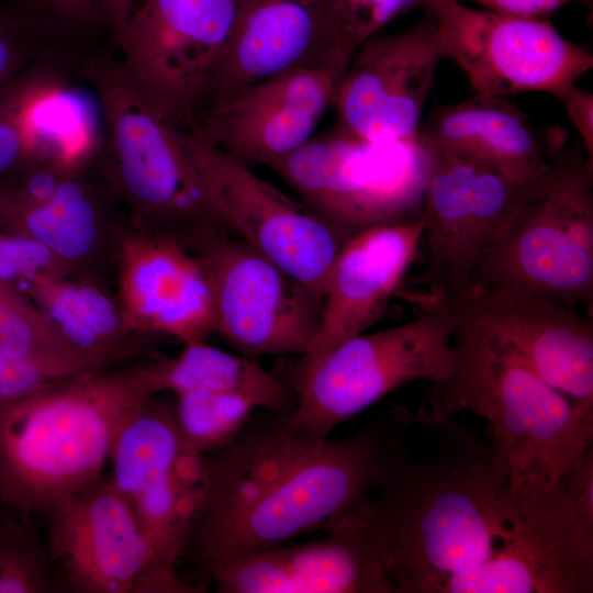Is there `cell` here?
I'll return each instance as SVG.
<instances>
[{"mask_svg": "<svg viewBox=\"0 0 593 593\" xmlns=\"http://www.w3.org/2000/svg\"><path fill=\"white\" fill-rule=\"evenodd\" d=\"M434 447L406 444L356 512L374 529L396 593H438L451 575L495 555L506 536L514 488L507 465L454 415L422 403Z\"/></svg>", "mask_w": 593, "mask_h": 593, "instance_id": "6da1fadb", "label": "cell"}, {"mask_svg": "<svg viewBox=\"0 0 593 593\" xmlns=\"http://www.w3.org/2000/svg\"><path fill=\"white\" fill-rule=\"evenodd\" d=\"M99 369L0 402V502L46 516L103 477L124 424L158 394L149 363Z\"/></svg>", "mask_w": 593, "mask_h": 593, "instance_id": "7a4b0ae2", "label": "cell"}, {"mask_svg": "<svg viewBox=\"0 0 593 593\" xmlns=\"http://www.w3.org/2000/svg\"><path fill=\"white\" fill-rule=\"evenodd\" d=\"M455 368L423 401L447 414L470 411L491 427L513 485L561 481L593 446V404L578 403L540 379L511 349L458 317Z\"/></svg>", "mask_w": 593, "mask_h": 593, "instance_id": "3957f363", "label": "cell"}, {"mask_svg": "<svg viewBox=\"0 0 593 593\" xmlns=\"http://www.w3.org/2000/svg\"><path fill=\"white\" fill-rule=\"evenodd\" d=\"M105 128L98 174L136 230L174 238L192 251L231 234L201 188L175 126L161 119L120 59L97 55L83 64Z\"/></svg>", "mask_w": 593, "mask_h": 593, "instance_id": "277c9868", "label": "cell"}, {"mask_svg": "<svg viewBox=\"0 0 593 593\" xmlns=\"http://www.w3.org/2000/svg\"><path fill=\"white\" fill-rule=\"evenodd\" d=\"M413 423L406 407L394 406L350 437H326L282 472L243 515L182 556L206 573L305 533L326 532L376 492Z\"/></svg>", "mask_w": 593, "mask_h": 593, "instance_id": "5b68a950", "label": "cell"}, {"mask_svg": "<svg viewBox=\"0 0 593 593\" xmlns=\"http://www.w3.org/2000/svg\"><path fill=\"white\" fill-rule=\"evenodd\" d=\"M580 139L550 169L477 265L471 286L507 287L569 306L593 301V167Z\"/></svg>", "mask_w": 593, "mask_h": 593, "instance_id": "8992f818", "label": "cell"}, {"mask_svg": "<svg viewBox=\"0 0 593 593\" xmlns=\"http://www.w3.org/2000/svg\"><path fill=\"white\" fill-rule=\"evenodd\" d=\"M412 321L351 337L311 363L295 366L296 406L289 419L321 436L395 389L416 380L430 384L454 372L457 313L451 300H426Z\"/></svg>", "mask_w": 593, "mask_h": 593, "instance_id": "52a82bcc", "label": "cell"}, {"mask_svg": "<svg viewBox=\"0 0 593 593\" xmlns=\"http://www.w3.org/2000/svg\"><path fill=\"white\" fill-rule=\"evenodd\" d=\"M269 169L348 237L422 215L427 153L417 138L371 141L335 125Z\"/></svg>", "mask_w": 593, "mask_h": 593, "instance_id": "ba28073f", "label": "cell"}, {"mask_svg": "<svg viewBox=\"0 0 593 593\" xmlns=\"http://www.w3.org/2000/svg\"><path fill=\"white\" fill-rule=\"evenodd\" d=\"M174 126L206 200L230 233L302 282L322 302L332 266L349 237L193 127Z\"/></svg>", "mask_w": 593, "mask_h": 593, "instance_id": "9c48e42d", "label": "cell"}, {"mask_svg": "<svg viewBox=\"0 0 593 593\" xmlns=\"http://www.w3.org/2000/svg\"><path fill=\"white\" fill-rule=\"evenodd\" d=\"M427 8L444 58L462 69L475 94L552 96L593 68L592 51L569 41L548 18L474 9L460 0H432Z\"/></svg>", "mask_w": 593, "mask_h": 593, "instance_id": "30bf717a", "label": "cell"}, {"mask_svg": "<svg viewBox=\"0 0 593 593\" xmlns=\"http://www.w3.org/2000/svg\"><path fill=\"white\" fill-rule=\"evenodd\" d=\"M425 150L423 280L429 300H451L470 289L477 265L542 179L522 182L468 156Z\"/></svg>", "mask_w": 593, "mask_h": 593, "instance_id": "8fae6325", "label": "cell"}, {"mask_svg": "<svg viewBox=\"0 0 593 593\" xmlns=\"http://www.w3.org/2000/svg\"><path fill=\"white\" fill-rule=\"evenodd\" d=\"M235 8L236 0H144L115 32L126 75L166 122L193 123Z\"/></svg>", "mask_w": 593, "mask_h": 593, "instance_id": "7c38bea8", "label": "cell"}, {"mask_svg": "<svg viewBox=\"0 0 593 593\" xmlns=\"http://www.w3.org/2000/svg\"><path fill=\"white\" fill-rule=\"evenodd\" d=\"M47 551L79 593H199L156 553L127 500L102 477L49 512Z\"/></svg>", "mask_w": 593, "mask_h": 593, "instance_id": "4fadbf2b", "label": "cell"}, {"mask_svg": "<svg viewBox=\"0 0 593 593\" xmlns=\"http://www.w3.org/2000/svg\"><path fill=\"white\" fill-rule=\"evenodd\" d=\"M506 536L485 562L448 578L438 593H591L593 533L558 482L513 485Z\"/></svg>", "mask_w": 593, "mask_h": 593, "instance_id": "5bb4252c", "label": "cell"}, {"mask_svg": "<svg viewBox=\"0 0 593 593\" xmlns=\"http://www.w3.org/2000/svg\"><path fill=\"white\" fill-rule=\"evenodd\" d=\"M211 283L216 332L247 356H303L320 326L322 302L302 282L231 234L193 251Z\"/></svg>", "mask_w": 593, "mask_h": 593, "instance_id": "9a60e30c", "label": "cell"}, {"mask_svg": "<svg viewBox=\"0 0 593 593\" xmlns=\"http://www.w3.org/2000/svg\"><path fill=\"white\" fill-rule=\"evenodd\" d=\"M351 57L332 52L202 107L190 125L239 161L269 168L313 137Z\"/></svg>", "mask_w": 593, "mask_h": 593, "instance_id": "2e32d148", "label": "cell"}, {"mask_svg": "<svg viewBox=\"0 0 593 593\" xmlns=\"http://www.w3.org/2000/svg\"><path fill=\"white\" fill-rule=\"evenodd\" d=\"M412 27L374 35L354 54L337 92L336 126L371 141L417 136L436 69L445 59L434 12Z\"/></svg>", "mask_w": 593, "mask_h": 593, "instance_id": "e0dca14e", "label": "cell"}, {"mask_svg": "<svg viewBox=\"0 0 593 593\" xmlns=\"http://www.w3.org/2000/svg\"><path fill=\"white\" fill-rule=\"evenodd\" d=\"M451 301L459 318L502 343L550 387L593 404L592 317L507 287H470Z\"/></svg>", "mask_w": 593, "mask_h": 593, "instance_id": "ac0fdd59", "label": "cell"}, {"mask_svg": "<svg viewBox=\"0 0 593 593\" xmlns=\"http://www.w3.org/2000/svg\"><path fill=\"white\" fill-rule=\"evenodd\" d=\"M325 533L234 558L205 574L221 593H396L368 521L353 513Z\"/></svg>", "mask_w": 593, "mask_h": 593, "instance_id": "d6986e66", "label": "cell"}, {"mask_svg": "<svg viewBox=\"0 0 593 593\" xmlns=\"http://www.w3.org/2000/svg\"><path fill=\"white\" fill-rule=\"evenodd\" d=\"M116 301L126 325L143 335L205 340L216 332L215 304L200 258L174 238L127 221L115 255Z\"/></svg>", "mask_w": 593, "mask_h": 593, "instance_id": "ffe728a7", "label": "cell"}, {"mask_svg": "<svg viewBox=\"0 0 593 593\" xmlns=\"http://www.w3.org/2000/svg\"><path fill=\"white\" fill-rule=\"evenodd\" d=\"M424 228L421 215L365 228L343 244L323 293L318 331L296 366L313 362L374 324L415 259Z\"/></svg>", "mask_w": 593, "mask_h": 593, "instance_id": "44dd1931", "label": "cell"}, {"mask_svg": "<svg viewBox=\"0 0 593 593\" xmlns=\"http://www.w3.org/2000/svg\"><path fill=\"white\" fill-rule=\"evenodd\" d=\"M333 51L332 0H236L233 25L201 108L284 69L322 60Z\"/></svg>", "mask_w": 593, "mask_h": 593, "instance_id": "7402d4cb", "label": "cell"}, {"mask_svg": "<svg viewBox=\"0 0 593 593\" xmlns=\"http://www.w3.org/2000/svg\"><path fill=\"white\" fill-rule=\"evenodd\" d=\"M127 223L121 205L89 166L72 172L53 198L38 204L0 200V227L47 248L74 276L100 282L115 270L119 237Z\"/></svg>", "mask_w": 593, "mask_h": 593, "instance_id": "603a6c76", "label": "cell"}, {"mask_svg": "<svg viewBox=\"0 0 593 593\" xmlns=\"http://www.w3.org/2000/svg\"><path fill=\"white\" fill-rule=\"evenodd\" d=\"M416 138L427 149L481 160L522 182L539 181L550 169L548 134L538 135L505 98L474 93L439 107Z\"/></svg>", "mask_w": 593, "mask_h": 593, "instance_id": "cb8c5ba5", "label": "cell"}, {"mask_svg": "<svg viewBox=\"0 0 593 593\" xmlns=\"http://www.w3.org/2000/svg\"><path fill=\"white\" fill-rule=\"evenodd\" d=\"M29 296L74 348L107 367L146 351L147 335L126 325L116 298L97 280L54 278L35 284Z\"/></svg>", "mask_w": 593, "mask_h": 593, "instance_id": "d4e9b609", "label": "cell"}, {"mask_svg": "<svg viewBox=\"0 0 593 593\" xmlns=\"http://www.w3.org/2000/svg\"><path fill=\"white\" fill-rule=\"evenodd\" d=\"M149 369L159 394L197 390L235 393L248 398L259 409L282 416L293 413L296 406L293 388L251 356H237L205 340L182 343L176 357L154 359Z\"/></svg>", "mask_w": 593, "mask_h": 593, "instance_id": "484cf974", "label": "cell"}, {"mask_svg": "<svg viewBox=\"0 0 593 593\" xmlns=\"http://www.w3.org/2000/svg\"><path fill=\"white\" fill-rule=\"evenodd\" d=\"M163 394L150 399L124 424L113 446L109 479L130 504L174 467L186 447L177 424L175 395Z\"/></svg>", "mask_w": 593, "mask_h": 593, "instance_id": "4316f807", "label": "cell"}, {"mask_svg": "<svg viewBox=\"0 0 593 593\" xmlns=\"http://www.w3.org/2000/svg\"><path fill=\"white\" fill-rule=\"evenodd\" d=\"M92 103L63 83L53 68L34 88L24 109L30 158L83 167L98 146Z\"/></svg>", "mask_w": 593, "mask_h": 593, "instance_id": "83f0119b", "label": "cell"}, {"mask_svg": "<svg viewBox=\"0 0 593 593\" xmlns=\"http://www.w3.org/2000/svg\"><path fill=\"white\" fill-rule=\"evenodd\" d=\"M204 484V455L188 445L174 467L131 506L159 558L177 568L198 514Z\"/></svg>", "mask_w": 593, "mask_h": 593, "instance_id": "f1b7e54d", "label": "cell"}, {"mask_svg": "<svg viewBox=\"0 0 593 593\" xmlns=\"http://www.w3.org/2000/svg\"><path fill=\"white\" fill-rule=\"evenodd\" d=\"M0 350L25 359L70 366L85 372L107 368L74 348L27 294L1 284Z\"/></svg>", "mask_w": 593, "mask_h": 593, "instance_id": "f546056e", "label": "cell"}, {"mask_svg": "<svg viewBox=\"0 0 593 593\" xmlns=\"http://www.w3.org/2000/svg\"><path fill=\"white\" fill-rule=\"evenodd\" d=\"M256 409L248 398L228 392L197 390L175 395L180 434L186 445L203 455L232 440Z\"/></svg>", "mask_w": 593, "mask_h": 593, "instance_id": "4dcf8cb0", "label": "cell"}, {"mask_svg": "<svg viewBox=\"0 0 593 593\" xmlns=\"http://www.w3.org/2000/svg\"><path fill=\"white\" fill-rule=\"evenodd\" d=\"M16 514V513H15ZM0 521V593H46L53 589L51 558L22 515Z\"/></svg>", "mask_w": 593, "mask_h": 593, "instance_id": "1f68e13d", "label": "cell"}, {"mask_svg": "<svg viewBox=\"0 0 593 593\" xmlns=\"http://www.w3.org/2000/svg\"><path fill=\"white\" fill-rule=\"evenodd\" d=\"M432 0H332V46L348 56L391 23Z\"/></svg>", "mask_w": 593, "mask_h": 593, "instance_id": "d6a6232c", "label": "cell"}, {"mask_svg": "<svg viewBox=\"0 0 593 593\" xmlns=\"http://www.w3.org/2000/svg\"><path fill=\"white\" fill-rule=\"evenodd\" d=\"M47 70L48 64L38 59L0 92V179L30 157L24 109Z\"/></svg>", "mask_w": 593, "mask_h": 593, "instance_id": "836d02e7", "label": "cell"}, {"mask_svg": "<svg viewBox=\"0 0 593 593\" xmlns=\"http://www.w3.org/2000/svg\"><path fill=\"white\" fill-rule=\"evenodd\" d=\"M74 276L41 244L0 227V284L29 295L45 280Z\"/></svg>", "mask_w": 593, "mask_h": 593, "instance_id": "e575fe53", "label": "cell"}, {"mask_svg": "<svg viewBox=\"0 0 593 593\" xmlns=\"http://www.w3.org/2000/svg\"><path fill=\"white\" fill-rule=\"evenodd\" d=\"M36 20L0 5V92L43 56Z\"/></svg>", "mask_w": 593, "mask_h": 593, "instance_id": "d590c367", "label": "cell"}, {"mask_svg": "<svg viewBox=\"0 0 593 593\" xmlns=\"http://www.w3.org/2000/svg\"><path fill=\"white\" fill-rule=\"evenodd\" d=\"M82 373L87 372L70 366L12 356L0 350V402L27 395Z\"/></svg>", "mask_w": 593, "mask_h": 593, "instance_id": "8d00e7d4", "label": "cell"}, {"mask_svg": "<svg viewBox=\"0 0 593 593\" xmlns=\"http://www.w3.org/2000/svg\"><path fill=\"white\" fill-rule=\"evenodd\" d=\"M562 485L574 513L593 533V446L573 462L562 478Z\"/></svg>", "mask_w": 593, "mask_h": 593, "instance_id": "74e56055", "label": "cell"}, {"mask_svg": "<svg viewBox=\"0 0 593 593\" xmlns=\"http://www.w3.org/2000/svg\"><path fill=\"white\" fill-rule=\"evenodd\" d=\"M27 14L48 19L59 25L81 29L102 21L98 0H25Z\"/></svg>", "mask_w": 593, "mask_h": 593, "instance_id": "f35d334b", "label": "cell"}, {"mask_svg": "<svg viewBox=\"0 0 593 593\" xmlns=\"http://www.w3.org/2000/svg\"><path fill=\"white\" fill-rule=\"evenodd\" d=\"M552 96L564 108L583 145L586 159L593 167V93L573 83Z\"/></svg>", "mask_w": 593, "mask_h": 593, "instance_id": "ab89813d", "label": "cell"}, {"mask_svg": "<svg viewBox=\"0 0 593 593\" xmlns=\"http://www.w3.org/2000/svg\"><path fill=\"white\" fill-rule=\"evenodd\" d=\"M462 1V0H460ZM485 9L528 18H548L559 8L579 2L592 7V0H469Z\"/></svg>", "mask_w": 593, "mask_h": 593, "instance_id": "60d3db41", "label": "cell"}, {"mask_svg": "<svg viewBox=\"0 0 593 593\" xmlns=\"http://www.w3.org/2000/svg\"><path fill=\"white\" fill-rule=\"evenodd\" d=\"M98 3L102 21L108 22L115 33L136 8L137 0H98Z\"/></svg>", "mask_w": 593, "mask_h": 593, "instance_id": "b9f144b4", "label": "cell"}, {"mask_svg": "<svg viewBox=\"0 0 593 593\" xmlns=\"http://www.w3.org/2000/svg\"><path fill=\"white\" fill-rule=\"evenodd\" d=\"M3 508H4V506H3L2 503L0 502V521H1V518L3 517Z\"/></svg>", "mask_w": 593, "mask_h": 593, "instance_id": "7bdbcfd3", "label": "cell"}]
</instances>
